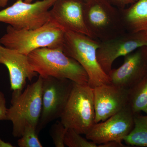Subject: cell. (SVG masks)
Here are the masks:
<instances>
[{
	"mask_svg": "<svg viewBox=\"0 0 147 147\" xmlns=\"http://www.w3.org/2000/svg\"><path fill=\"white\" fill-rule=\"evenodd\" d=\"M84 0H56L49 11L50 20L65 32L92 37L84 18Z\"/></svg>",
	"mask_w": 147,
	"mask_h": 147,
	"instance_id": "8fae6325",
	"label": "cell"
},
{
	"mask_svg": "<svg viewBox=\"0 0 147 147\" xmlns=\"http://www.w3.org/2000/svg\"><path fill=\"white\" fill-rule=\"evenodd\" d=\"M84 1L86 2V1L87 0H84Z\"/></svg>",
	"mask_w": 147,
	"mask_h": 147,
	"instance_id": "484cf974",
	"label": "cell"
},
{
	"mask_svg": "<svg viewBox=\"0 0 147 147\" xmlns=\"http://www.w3.org/2000/svg\"><path fill=\"white\" fill-rule=\"evenodd\" d=\"M129 89L112 84L93 88L95 123L103 121L128 105Z\"/></svg>",
	"mask_w": 147,
	"mask_h": 147,
	"instance_id": "7c38bea8",
	"label": "cell"
},
{
	"mask_svg": "<svg viewBox=\"0 0 147 147\" xmlns=\"http://www.w3.org/2000/svg\"><path fill=\"white\" fill-rule=\"evenodd\" d=\"M146 31L147 32V31Z\"/></svg>",
	"mask_w": 147,
	"mask_h": 147,
	"instance_id": "4316f807",
	"label": "cell"
},
{
	"mask_svg": "<svg viewBox=\"0 0 147 147\" xmlns=\"http://www.w3.org/2000/svg\"><path fill=\"white\" fill-rule=\"evenodd\" d=\"M123 141L129 146L147 147V115H135L134 128Z\"/></svg>",
	"mask_w": 147,
	"mask_h": 147,
	"instance_id": "e0dca14e",
	"label": "cell"
},
{
	"mask_svg": "<svg viewBox=\"0 0 147 147\" xmlns=\"http://www.w3.org/2000/svg\"><path fill=\"white\" fill-rule=\"evenodd\" d=\"M0 64L6 67L9 74L12 98L18 96L24 90L27 80L31 81L38 74L29 63L27 55L5 47L0 43Z\"/></svg>",
	"mask_w": 147,
	"mask_h": 147,
	"instance_id": "5bb4252c",
	"label": "cell"
},
{
	"mask_svg": "<svg viewBox=\"0 0 147 147\" xmlns=\"http://www.w3.org/2000/svg\"><path fill=\"white\" fill-rule=\"evenodd\" d=\"M36 127L28 125L25 127L24 132L17 143L20 147H42L38 137Z\"/></svg>",
	"mask_w": 147,
	"mask_h": 147,
	"instance_id": "ac0fdd59",
	"label": "cell"
},
{
	"mask_svg": "<svg viewBox=\"0 0 147 147\" xmlns=\"http://www.w3.org/2000/svg\"><path fill=\"white\" fill-rule=\"evenodd\" d=\"M113 5L119 9L125 8L126 5L132 4L138 0H108Z\"/></svg>",
	"mask_w": 147,
	"mask_h": 147,
	"instance_id": "7402d4cb",
	"label": "cell"
},
{
	"mask_svg": "<svg viewBox=\"0 0 147 147\" xmlns=\"http://www.w3.org/2000/svg\"><path fill=\"white\" fill-rule=\"evenodd\" d=\"M42 79V110L36 128L38 134L51 122L60 118L74 83L53 77Z\"/></svg>",
	"mask_w": 147,
	"mask_h": 147,
	"instance_id": "ba28073f",
	"label": "cell"
},
{
	"mask_svg": "<svg viewBox=\"0 0 147 147\" xmlns=\"http://www.w3.org/2000/svg\"><path fill=\"white\" fill-rule=\"evenodd\" d=\"M56 1L27 3L17 0L12 5L0 10V22L9 24L16 30L37 28L50 20V9Z\"/></svg>",
	"mask_w": 147,
	"mask_h": 147,
	"instance_id": "52a82bcc",
	"label": "cell"
},
{
	"mask_svg": "<svg viewBox=\"0 0 147 147\" xmlns=\"http://www.w3.org/2000/svg\"><path fill=\"white\" fill-rule=\"evenodd\" d=\"M120 10L126 32L147 31V0H138L128 8Z\"/></svg>",
	"mask_w": 147,
	"mask_h": 147,
	"instance_id": "9a60e30c",
	"label": "cell"
},
{
	"mask_svg": "<svg viewBox=\"0 0 147 147\" xmlns=\"http://www.w3.org/2000/svg\"><path fill=\"white\" fill-rule=\"evenodd\" d=\"M65 32L50 21L42 26L30 30H16L9 25L6 33L0 38V43L28 56L42 47H62Z\"/></svg>",
	"mask_w": 147,
	"mask_h": 147,
	"instance_id": "7a4b0ae2",
	"label": "cell"
},
{
	"mask_svg": "<svg viewBox=\"0 0 147 147\" xmlns=\"http://www.w3.org/2000/svg\"><path fill=\"white\" fill-rule=\"evenodd\" d=\"M100 41L91 37L71 31H66L62 49L65 54L77 61L88 74V85L94 88L111 84L108 74L98 63L96 51Z\"/></svg>",
	"mask_w": 147,
	"mask_h": 147,
	"instance_id": "3957f363",
	"label": "cell"
},
{
	"mask_svg": "<svg viewBox=\"0 0 147 147\" xmlns=\"http://www.w3.org/2000/svg\"><path fill=\"white\" fill-rule=\"evenodd\" d=\"M84 18L92 37L99 41L113 39L126 32L120 9L108 0H87Z\"/></svg>",
	"mask_w": 147,
	"mask_h": 147,
	"instance_id": "277c9868",
	"label": "cell"
},
{
	"mask_svg": "<svg viewBox=\"0 0 147 147\" xmlns=\"http://www.w3.org/2000/svg\"><path fill=\"white\" fill-rule=\"evenodd\" d=\"M33 70L42 78L67 79L76 84L88 85V76L77 61L64 53L62 47H42L28 55Z\"/></svg>",
	"mask_w": 147,
	"mask_h": 147,
	"instance_id": "6da1fadb",
	"label": "cell"
},
{
	"mask_svg": "<svg viewBox=\"0 0 147 147\" xmlns=\"http://www.w3.org/2000/svg\"><path fill=\"white\" fill-rule=\"evenodd\" d=\"M9 0H0V7H4L7 4ZM34 0H24V1L27 3H31Z\"/></svg>",
	"mask_w": 147,
	"mask_h": 147,
	"instance_id": "cb8c5ba5",
	"label": "cell"
},
{
	"mask_svg": "<svg viewBox=\"0 0 147 147\" xmlns=\"http://www.w3.org/2000/svg\"><path fill=\"white\" fill-rule=\"evenodd\" d=\"M135 115L128 105L105 120L94 123L86 138L98 146L113 141L122 142L134 128Z\"/></svg>",
	"mask_w": 147,
	"mask_h": 147,
	"instance_id": "30bf717a",
	"label": "cell"
},
{
	"mask_svg": "<svg viewBox=\"0 0 147 147\" xmlns=\"http://www.w3.org/2000/svg\"><path fill=\"white\" fill-rule=\"evenodd\" d=\"M73 129H68L64 139L65 146L69 147H97V144L81 136Z\"/></svg>",
	"mask_w": 147,
	"mask_h": 147,
	"instance_id": "d6986e66",
	"label": "cell"
},
{
	"mask_svg": "<svg viewBox=\"0 0 147 147\" xmlns=\"http://www.w3.org/2000/svg\"><path fill=\"white\" fill-rule=\"evenodd\" d=\"M144 46H147L146 31L126 32L113 39L100 41L96 51L97 60L103 71L108 75L116 59L124 57Z\"/></svg>",
	"mask_w": 147,
	"mask_h": 147,
	"instance_id": "9c48e42d",
	"label": "cell"
},
{
	"mask_svg": "<svg viewBox=\"0 0 147 147\" xmlns=\"http://www.w3.org/2000/svg\"><path fill=\"white\" fill-rule=\"evenodd\" d=\"M13 147V146H12L10 143L9 142H5L2 140L0 138V147Z\"/></svg>",
	"mask_w": 147,
	"mask_h": 147,
	"instance_id": "d4e9b609",
	"label": "cell"
},
{
	"mask_svg": "<svg viewBox=\"0 0 147 147\" xmlns=\"http://www.w3.org/2000/svg\"><path fill=\"white\" fill-rule=\"evenodd\" d=\"M147 74V46L124 56L123 64L108 74L111 84L129 89Z\"/></svg>",
	"mask_w": 147,
	"mask_h": 147,
	"instance_id": "4fadbf2b",
	"label": "cell"
},
{
	"mask_svg": "<svg viewBox=\"0 0 147 147\" xmlns=\"http://www.w3.org/2000/svg\"><path fill=\"white\" fill-rule=\"evenodd\" d=\"M99 147H124L125 145L123 144L122 142L113 141L98 145Z\"/></svg>",
	"mask_w": 147,
	"mask_h": 147,
	"instance_id": "603a6c76",
	"label": "cell"
},
{
	"mask_svg": "<svg viewBox=\"0 0 147 147\" xmlns=\"http://www.w3.org/2000/svg\"><path fill=\"white\" fill-rule=\"evenodd\" d=\"M128 105L135 115L141 112L147 115V74L129 89Z\"/></svg>",
	"mask_w": 147,
	"mask_h": 147,
	"instance_id": "2e32d148",
	"label": "cell"
},
{
	"mask_svg": "<svg viewBox=\"0 0 147 147\" xmlns=\"http://www.w3.org/2000/svg\"><path fill=\"white\" fill-rule=\"evenodd\" d=\"M67 129L61 121H57L52 125L50 133L55 147L65 146L64 139Z\"/></svg>",
	"mask_w": 147,
	"mask_h": 147,
	"instance_id": "ffe728a7",
	"label": "cell"
},
{
	"mask_svg": "<svg viewBox=\"0 0 147 147\" xmlns=\"http://www.w3.org/2000/svg\"><path fill=\"white\" fill-rule=\"evenodd\" d=\"M42 80L39 76L36 82L28 85L18 96L11 98L7 117L12 122L13 137H21L28 125L37 128L42 110Z\"/></svg>",
	"mask_w": 147,
	"mask_h": 147,
	"instance_id": "5b68a950",
	"label": "cell"
},
{
	"mask_svg": "<svg viewBox=\"0 0 147 147\" xmlns=\"http://www.w3.org/2000/svg\"><path fill=\"white\" fill-rule=\"evenodd\" d=\"M7 110L5 96L2 92L0 91V121L7 120Z\"/></svg>",
	"mask_w": 147,
	"mask_h": 147,
	"instance_id": "44dd1931",
	"label": "cell"
},
{
	"mask_svg": "<svg viewBox=\"0 0 147 147\" xmlns=\"http://www.w3.org/2000/svg\"><path fill=\"white\" fill-rule=\"evenodd\" d=\"M95 118L93 88L74 83L61 121L67 128L86 135L94 124Z\"/></svg>",
	"mask_w": 147,
	"mask_h": 147,
	"instance_id": "8992f818",
	"label": "cell"
}]
</instances>
